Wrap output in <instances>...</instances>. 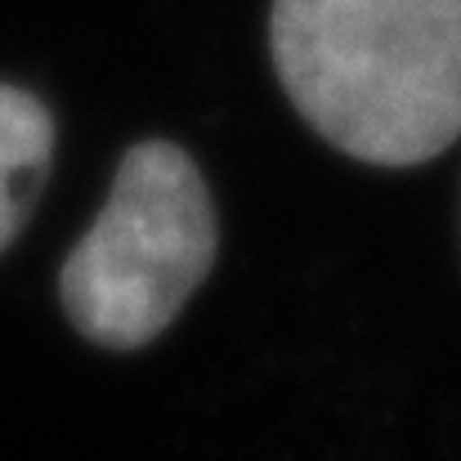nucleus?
<instances>
[{"label":"nucleus","mask_w":461,"mask_h":461,"mask_svg":"<svg viewBox=\"0 0 461 461\" xmlns=\"http://www.w3.org/2000/svg\"><path fill=\"white\" fill-rule=\"evenodd\" d=\"M274 63L358 161L417 166L461 135V0H274Z\"/></svg>","instance_id":"1"},{"label":"nucleus","mask_w":461,"mask_h":461,"mask_svg":"<svg viewBox=\"0 0 461 461\" xmlns=\"http://www.w3.org/2000/svg\"><path fill=\"white\" fill-rule=\"evenodd\" d=\"M215 260V206L188 153L175 144L131 149L108 206L59 274L63 309L104 349L157 340Z\"/></svg>","instance_id":"2"},{"label":"nucleus","mask_w":461,"mask_h":461,"mask_svg":"<svg viewBox=\"0 0 461 461\" xmlns=\"http://www.w3.org/2000/svg\"><path fill=\"white\" fill-rule=\"evenodd\" d=\"M50 153H54L50 113L32 95L0 86V251L18 238L27 211L36 206Z\"/></svg>","instance_id":"3"}]
</instances>
